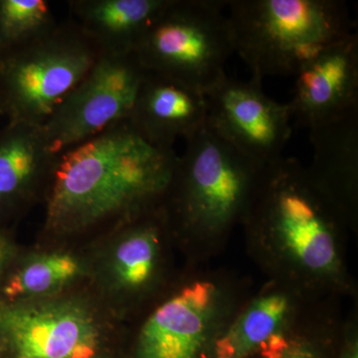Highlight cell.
<instances>
[{
  "label": "cell",
  "instance_id": "d6986e66",
  "mask_svg": "<svg viewBox=\"0 0 358 358\" xmlns=\"http://www.w3.org/2000/svg\"><path fill=\"white\" fill-rule=\"evenodd\" d=\"M86 273L79 257L68 252H49L25 259L2 285V300H36L62 293Z\"/></svg>",
  "mask_w": 358,
  "mask_h": 358
},
{
  "label": "cell",
  "instance_id": "8992f818",
  "mask_svg": "<svg viewBox=\"0 0 358 358\" xmlns=\"http://www.w3.org/2000/svg\"><path fill=\"white\" fill-rule=\"evenodd\" d=\"M103 52L73 21L0 51V117L42 127Z\"/></svg>",
  "mask_w": 358,
  "mask_h": 358
},
{
  "label": "cell",
  "instance_id": "7a4b0ae2",
  "mask_svg": "<svg viewBox=\"0 0 358 358\" xmlns=\"http://www.w3.org/2000/svg\"><path fill=\"white\" fill-rule=\"evenodd\" d=\"M128 121L59 157L47 192L45 231L74 237L114 231L164 204L178 162Z\"/></svg>",
  "mask_w": 358,
  "mask_h": 358
},
{
  "label": "cell",
  "instance_id": "6da1fadb",
  "mask_svg": "<svg viewBox=\"0 0 358 358\" xmlns=\"http://www.w3.org/2000/svg\"><path fill=\"white\" fill-rule=\"evenodd\" d=\"M247 251L267 275L322 296L355 299L345 216L296 159L268 164L242 221Z\"/></svg>",
  "mask_w": 358,
  "mask_h": 358
},
{
  "label": "cell",
  "instance_id": "ac0fdd59",
  "mask_svg": "<svg viewBox=\"0 0 358 358\" xmlns=\"http://www.w3.org/2000/svg\"><path fill=\"white\" fill-rule=\"evenodd\" d=\"M341 296H327L245 358H336L343 317Z\"/></svg>",
  "mask_w": 358,
  "mask_h": 358
},
{
  "label": "cell",
  "instance_id": "ba28073f",
  "mask_svg": "<svg viewBox=\"0 0 358 358\" xmlns=\"http://www.w3.org/2000/svg\"><path fill=\"white\" fill-rule=\"evenodd\" d=\"M122 343L83 296L0 300V358H120Z\"/></svg>",
  "mask_w": 358,
  "mask_h": 358
},
{
  "label": "cell",
  "instance_id": "4fadbf2b",
  "mask_svg": "<svg viewBox=\"0 0 358 358\" xmlns=\"http://www.w3.org/2000/svg\"><path fill=\"white\" fill-rule=\"evenodd\" d=\"M324 296L291 282L267 279L238 307L216 341L211 358L246 357Z\"/></svg>",
  "mask_w": 358,
  "mask_h": 358
},
{
  "label": "cell",
  "instance_id": "e0dca14e",
  "mask_svg": "<svg viewBox=\"0 0 358 358\" xmlns=\"http://www.w3.org/2000/svg\"><path fill=\"white\" fill-rule=\"evenodd\" d=\"M169 0H70L69 18L103 53L134 51Z\"/></svg>",
  "mask_w": 358,
  "mask_h": 358
},
{
  "label": "cell",
  "instance_id": "7c38bea8",
  "mask_svg": "<svg viewBox=\"0 0 358 358\" xmlns=\"http://www.w3.org/2000/svg\"><path fill=\"white\" fill-rule=\"evenodd\" d=\"M294 77L288 105L296 126L310 129L358 109L357 33L322 52Z\"/></svg>",
  "mask_w": 358,
  "mask_h": 358
},
{
  "label": "cell",
  "instance_id": "277c9868",
  "mask_svg": "<svg viewBox=\"0 0 358 358\" xmlns=\"http://www.w3.org/2000/svg\"><path fill=\"white\" fill-rule=\"evenodd\" d=\"M189 264L143 308L120 358H211L216 341L251 293L247 279L226 268Z\"/></svg>",
  "mask_w": 358,
  "mask_h": 358
},
{
  "label": "cell",
  "instance_id": "44dd1931",
  "mask_svg": "<svg viewBox=\"0 0 358 358\" xmlns=\"http://www.w3.org/2000/svg\"><path fill=\"white\" fill-rule=\"evenodd\" d=\"M353 307L348 317H343L336 358H358V303L353 300Z\"/></svg>",
  "mask_w": 358,
  "mask_h": 358
},
{
  "label": "cell",
  "instance_id": "2e32d148",
  "mask_svg": "<svg viewBox=\"0 0 358 358\" xmlns=\"http://www.w3.org/2000/svg\"><path fill=\"white\" fill-rule=\"evenodd\" d=\"M308 129L313 148L308 171L357 235L358 109Z\"/></svg>",
  "mask_w": 358,
  "mask_h": 358
},
{
  "label": "cell",
  "instance_id": "ffe728a7",
  "mask_svg": "<svg viewBox=\"0 0 358 358\" xmlns=\"http://www.w3.org/2000/svg\"><path fill=\"white\" fill-rule=\"evenodd\" d=\"M57 24L47 0H0V51L37 38Z\"/></svg>",
  "mask_w": 358,
  "mask_h": 358
},
{
  "label": "cell",
  "instance_id": "9a60e30c",
  "mask_svg": "<svg viewBox=\"0 0 358 358\" xmlns=\"http://www.w3.org/2000/svg\"><path fill=\"white\" fill-rule=\"evenodd\" d=\"M127 121L150 143L173 148L178 138L187 140L206 124V98L179 80L148 71Z\"/></svg>",
  "mask_w": 358,
  "mask_h": 358
},
{
  "label": "cell",
  "instance_id": "30bf717a",
  "mask_svg": "<svg viewBox=\"0 0 358 358\" xmlns=\"http://www.w3.org/2000/svg\"><path fill=\"white\" fill-rule=\"evenodd\" d=\"M98 266L103 288L126 310L147 308L173 279L176 244L164 206L112 231Z\"/></svg>",
  "mask_w": 358,
  "mask_h": 358
},
{
  "label": "cell",
  "instance_id": "8fae6325",
  "mask_svg": "<svg viewBox=\"0 0 358 358\" xmlns=\"http://www.w3.org/2000/svg\"><path fill=\"white\" fill-rule=\"evenodd\" d=\"M207 122L233 147L268 166L282 157L291 138L288 103L264 94L260 82L223 77L205 93Z\"/></svg>",
  "mask_w": 358,
  "mask_h": 358
},
{
  "label": "cell",
  "instance_id": "5bb4252c",
  "mask_svg": "<svg viewBox=\"0 0 358 358\" xmlns=\"http://www.w3.org/2000/svg\"><path fill=\"white\" fill-rule=\"evenodd\" d=\"M42 127L6 124L0 129V218L46 199L59 159Z\"/></svg>",
  "mask_w": 358,
  "mask_h": 358
},
{
  "label": "cell",
  "instance_id": "5b68a950",
  "mask_svg": "<svg viewBox=\"0 0 358 358\" xmlns=\"http://www.w3.org/2000/svg\"><path fill=\"white\" fill-rule=\"evenodd\" d=\"M227 6L234 53L260 83L268 76H296L353 33L341 0H231Z\"/></svg>",
  "mask_w": 358,
  "mask_h": 358
},
{
  "label": "cell",
  "instance_id": "52a82bcc",
  "mask_svg": "<svg viewBox=\"0 0 358 358\" xmlns=\"http://www.w3.org/2000/svg\"><path fill=\"white\" fill-rule=\"evenodd\" d=\"M227 1L169 0L134 48L145 70L206 93L226 76L234 53Z\"/></svg>",
  "mask_w": 358,
  "mask_h": 358
},
{
  "label": "cell",
  "instance_id": "9c48e42d",
  "mask_svg": "<svg viewBox=\"0 0 358 358\" xmlns=\"http://www.w3.org/2000/svg\"><path fill=\"white\" fill-rule=\"evenodd\" d=\"M148 71L133 52L102 53L42 126L53 154H64L127 121Z\"/></svg>",
  "mask_w": 358,
  "mask_h": 358
},
{
  "label": "cell",
  "instance_id": "7402d4cb",
  "mask_svg": "<svg viewBox=\"0 0 358 358\" xmlns=\"http://www.w3.org/2000/svg\"><path fill=\"white\" fill-rule=\"evenodd\" d=\"M10 237L0 230V275L8 268L15 255V248Z\"/></svg>",
  "mask_w": 358,
  "mask_h": 358
},
{
  "label": "cell",
  "instance_id": "3957f363",
  "mask_svg": "<svg viewBox=\"0 0 358 358\" xmlns=\"http://www.w3.org/2000/svg\"><path fill=\"white\" fill-rule=\"evenodd\" d=\"M186 141L164 199L174 242L189 264H206L242 221L267 166L219 136L208 122Z\"/></svg>",
  "mask_w": 358,
  "mask_h": 358
}]
</instances>
